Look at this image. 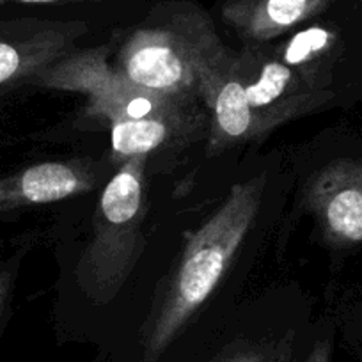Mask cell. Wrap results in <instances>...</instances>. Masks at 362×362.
I'll return each mask as SVG.
<instances>
[{
	"label": "cell",
	"instance_id": "1",
	"mask_svg": "<svg viewBox=\"0 0 362 362\" xmlns=\"http://www.w3.org/2000/svg\"><path fill=\"white\" fill-rule=\"evenodd\" d=\"M267 174L235 183L218 210L190 235L146 334V361L155 362L211 297L259 211Z\"/></svg>",
	"mask_w": 362,
	"mask_h": 362
},
{
	"label": "cell",
	"instance_id": "2",
	"mask_svg": "<svg viewBox=\"0 0 362 362\" xmlns=\"http://www.w3.org/2000/svg\"><path fill=\"white\" fill-rule=\"evenodd\" d=\"M146 155L132 156L103 189L93 238L76 264L80 290L96 304L112 300L130 277L144 247Z\"/></svg>",
	"mask_w": 362,
	"mask_h": 362
},
{
	"label": "cell",
	"instance_id": "3",
	"mask_svg": "<svg viewBox=\"0 0 362 362\" xmlns=\"http://www.w3.org/2000/svg\"><path fill=\"white\" fill-rule=\"evenodd\" d=\"M214 33L211 20L197 8L169 6L128 36L116 71L132 86L187 102L197 96L196 62Z\"/></svg>",
	"mask_w": 362,
	"mask_h": 362
},
{
	"label": "cell",
	"instance_id": "4",
	"mask_svg": "<svg viewBox=\"0 0 362 362\" xmlns=\"http://www.w3.org/2000/svg\"><path fill=\"white\" fill-rule=\"evenodd\" d=\"M30 80L54 89L82 93L87 96V110L105 119L110 128L130 121L189 117L183 100L155 95L127 82L116 68L107 64V48L61 57L34 73Z\"/></svg>",
	"mask_w": 362,
	"mask_h": 362
},
{
	"label": "cell",
	"instance_id": "5",
	"mask_svg": "<svg viewBox=\"0 0 362 362\" xmlns=\"http://www.w3.org/2000/svg\"><path fill=\"white\" fill-rule=\"evenodd\" d=\"M196 75L197 96L204 100L210 110L211 153L257 139L238 73V55L224 47L217 33L211 34L201 48Z\"/></svg>",
	"mask_w": 362,
	"mask_h": 362
},
{
	"label": "cell",
	"instance_id": "6",
	"mask_svg": "<svg viewBox=\"0 0 362 362\" xmlns=\"http://www.w3.org/2000/svg\"><path fill=\"white\" fill-rule=\"evenodd\" d=\"M238 73L257 139L320 105L327 96L323 89L305 82L274 55L245 52L238 55Z\"/></svg>",
	"mask_w": 362,
	"mask_h": 362
},
{
	"label": "cell",
	"instance_id": "7",
	"mask_svg": "<svg viewBox=\"0 0 362 362\" xmlns=\"http://www.w3.org/2000/svg\"><path fill=\"white\" fill-rule=\"evenodd\" d=\"M305 203L327 240L337 245L362 242V160L343 158L311 177Z\"/></svg>",
	"mask_w": 362,
	"mask_h": 362
},
{
	"label": "cell",
	"instance_id": "8",
	"mask_svg": "<svg viewBox=\"0 0 362 362\" xmlns=\"http://www.w3.org/2000/svg\"><path fill=\"white\" fill-rule=\"evenodd\" d=\"M96 183L86 162H43L0 177V214L57 203L89 192Z\"/></svg>",
	"mask_w": 362,
	"mask_h": 362
},
{
	"label": "cell",
	"instance_id": "9",
	"mask_svg": "<svg viewBox=\"0 0 362 362\" xmlns=\"http://www.w3.org/2000/svg\"><path fill=\"white\" fill-rule=\"evenodd\" d=\"M330 0H231L222 16L245 40L264 43L323 11Z\"/></svg>",
	"mask_w": 362,
	"mask_h": 362
},
{
	"label": "cell",
	"instance_id": "10",
	"mask_svg": "<svg viewBox=\"0 0 362 362\" xmlns=\"http://www.w3.org/2000/svg\"><path fill=\"white\" fill-rule=\"evenodd\" d=\"M66 40L61 33L47 30L23 41H0V86L33 76L61 57Z\"/></svg>",
	"mask_w": 362,
	"mask_h": 362
},
{
	"label": "cell",
	"instance_id": "11",
	"mask_svg": "<svg viewBox=\"0 0 362 362\" xmlns=\"http://www.w3.org/2000/svg\"><path fill=\"white\" fill-rule=\"evenodd\" d=\"M190 117H158V119H141L110 128L112 153L117 160L127 162L132 156L146 155L167 144L177 134L185 132Z\"/></svg>",
	"mask_w": 362,
	"mask_h": 362
},
{
	"label": "cell",
	"instance_id": "12",
	"mask_svg": "<svg viewBox=\"0 0 362 362\" xmlns=\"http://www.w3.org/2000/svg\"><path fill=\"white\" fill-rule=\"evenodd\" d=\"M336 34L322 27H311L291 37L283 50H279L281 61L290 66L300 78L311 86L323 89V66L325 59L336 47Z\"/></svg>",
	"mask_w": 362,
	"mask_h": 362
},
{
	"label": "cell",
	"instance_id": "13",
	"mask_svg": "<svg viewBox=\"0 0 362 362\" xmlns=\"http://www.w3.org/2000/svg\"><path fill=\"white\" fill-rule=\"evenodd\" d=\"M13 284H15L13 272L9 270V268H2V270H0V322H2V316H4L6 308H8Z\"/></svg>",
	"mask_w": 362,
	"mask_h": 362
},
{
	"label": "cell",
	"instance_id": "14",
	"mask_svg": "<svg viewBox=\"0 0 362 362\" xmlns=\"http://www.w3.org/2000/svg\"><path fill=\"white\" fill-rule=\"evenodd\" d=\"M305 362H330V344L327 341H320Z\"/></svg>",
	"mask_w": 362,
	"mask_h": 362
},
{
	"label": "cell",
	"instance_id": "15",
	"mask_svg": "<svg viewBox=\"0 0 362 362\" xmlns=\"http://www.w3.org/2000/svg\"><path fill=\"white\" fill-rule=\"evenodd\" d=\"M226 362H261V357L256 351H243V354L235 355V357H231Z\"/></svg>",
	"mask_w": 362,
	"mask_h": 362
},
{
	"label": "cell",
	"instance_id": "16",
	"mask_svg": "<svg viewBox=\"0 0 362 362\" xmlns=\"http://www.w3.org/2000/svg\"><path fill=\"white\" fill-rule=\"evenodd\" d=\"M22 4H55V2H80V0H13Z\"/></svg>",
	"mask_w": 362,
	"mask_h": 362
}]
</instances>
